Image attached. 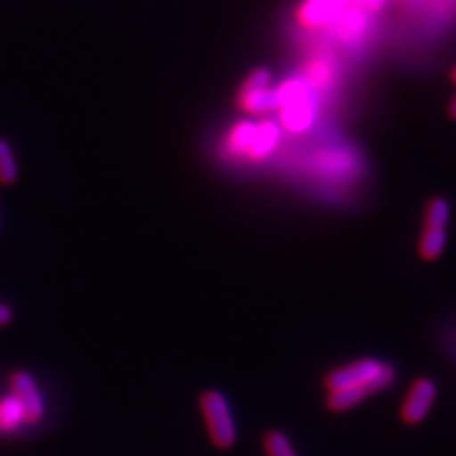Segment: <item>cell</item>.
<instances>
[{
    "label": "cell",
    "mask_w": 456,
    "mask_h": 456,
    "mask_svg": "<svg viewBox=\"0 0 456 456\" xmlns=\"http://www.w3.org/2000/svg\"><path fill=\"white\" fill-rule=\"evenodd\" d=\"M446 240H448L446 228L424 227L419 245H418L421 259L428 262L440 259V256L446 247Z\"/></svg>",
    "instance_id": "30bf717a"
},
{
    "label": "cell",
    "mask_w": 456,
    "mask_h": 456,
    "mask_svg": "<svg viewBox=\"0 0 456 456\" xmlns=\"http://www.w3.org/2000/svg\"><path fill=\"white\" fill-rule=\"evenodd\" d=\"M453 80H455V82H456V68H455V71H453Z\"/></svg>",
    "instance_id": "d6986e66"
},
{
    "label": "cell",
    "mask_w": 456,
    "mask_h": 456,
    "mask_svg": "<svg viewBox=\"0 0 456 456\" xmlns=\"http://www.w3.org/2000/svg\"><path fill=\"white\" fill-rule=\"evenodd\" d=\"M436 395H438V389L431 379H426V377L416 379L409 386L404 401L399 408V416L403 423L408 426H418L423 423L436 403Z\"/></svg>",
    "instance_id": "5b68a950"
},
{
    "label": "cell",
    "mask_w": 456,
    "mask_h": 456,
    "mask_svg": "<svg viewBox=\"0 0 456 456\" xmlns=\"http://www.w3.org/2000/svg\"><path fill=\"white\" fill-rule=\"evenodd\" d=\"M452 117L456 118V98L453 100V103H452Z\"/></svg>",
    "instance_id": "ac0fdd59"
},
{
    "label": "cell",
    "mask_w": 456,
    "mask_h": 456,
    "mask_svg": "<svg viewBox=\"0 0 456 456\" xmlns=\"http://www.w3.org/2000/svg\"><path fill=\"white\" fill-rule=\"evenodd\" d=\"M11 395L20 404L24 423L37 424L45 418V399L37 382L28 370H16L9 377Z\"/></svg>",
    "instance_id": "8992f818"
},
{
    "label": "cell",
    "mask_w": 456,
    "mask_h": 456,
    "mask_svg": "<svg viewBox=\"0 0 456 456\" xmlns=\"http://www.w3.org/2000/svg\"><path fill=\"white\" fill-rule=\"evenodd\" d=\"M279 137H281V131H279V126L274 120L265 118L259 124H256L254 137H252V142H250L245 159L264 161L265 158H269L276 151Z\"/></svg>",
    "instance_id": "ba28073f"
},
{
    "label": "cell",
    "mask_w": 456,
    "mask_h": 456,
    "mask_svg": "<svg viewBox=\"0 0 456 456\" xmlns=\"http://www.w3.org/2000/svg\"><path fill=\"white\" fill-rule=\"evenodd\" d=\"M394 382L395 369L389 362L354 360L326 375V408L333 412H346L367 397L389 389Z\"/></svg>",
    "instance_id": "6da1fadb"
},
{
    "label": "cell",
    "mask_w": 456,
    "mask_h": 456,
    "mask_svg": "<svg viewBox=\"0 0 456 456\" xmlns=\"http://www.w3.org/2000/svg\"><path fill=\"white\" fill-rule=\"evenodd\" d=\"M450 213H452L450 203L444 198H441V196L433 198L428 203L426 212H424V227H448Z\"/></svg>",
    "instance_id": "5bb4252c"
},
{
    "label": "cell",
    "mask_w": 456,
    "mask_h": 456,
    "mask_svg": "<svg viewBox=\"0 0 456 456\" xmlns=\"http://www.w3.org/2000/svg\"><path fill=\"white\" fill-rule=\"evenodd\" d=\"M352 4H357L359 7H367L370 11H379L386 4V0H348Z\"/></svg>",
    "instance_id": "e0dca14e"
},
{
    "label": "cell",
    "mask_w": 456,
    "mask_h": 456,
    "mask_svg": "<svg viewBox=\"0 0 456 456\" xmlns=\"http://www.w3.org/2000/svg\"><path fill=\"white\" fill-rule=\"evenodd\" d=\"M240 109L250 115H265L277 110L276 88H271V73L259 68L248 75L239 94Z\"/></svg>",
    "instance_id": "277c9868"
},
{
    "label": "cell",
    "mask_w": 456,
    "mask_h": 456,
    "mask_svg": "<svg viewBox=\"0 0 456 456\" xmlns=\"http://www.w3.org/2000/svg\"><path fill=\"white\" fill-rule=\"evenodd\" d=\"M24 424V412L20 404L9 394L0 399V431L11 433Z\"/></svg>",
    "instance_id": "7c38bea8"
},
{
    "label": "cell",
    "mask_w": 456,
    "mask_h": 456,
    "mask_svg": "<svg viewBox=\"0 0 456 456\" xmlns=\"http://www.w3.org/2000/svg\"><path fill=\"white\" fill-rule=\"evenodd\" d=\"M19 176V167H17L16 154L9 141L0 137V184L2 186H11L14 184Z\"/></svg>",
    "instance_id": "4fadbf2b"
},
{
    "label": "cell",
    "mask_w": 456,
    "mask_h": 456,
    "mask_svg": "<svg viewBox=\"0 0 456 456\" xmlns=\"http://www.w3.org/2000/svg\"><path fill=\"white\" fill-rule=\"evenodd\" d=\"M200 411L213 444L218 450H230L237 441V423L227 397L208 389L200 395Z\"/></svg>",
    "instance_id": "3957f363"
},
{
    "label": "cell",
    "mask_w": 456,
    "mask_h": 456,
    "mask_svg": "<svg viewBox=\"0 0 456 456\" xmlns=\"http://www.w3.org/2000/svg\"><path fill=\"white\" fill-rule=\"evenodd\" d=\"M262 448L265 456H299L291 438L281 429L267 431L262 440Z\"/></svg>",
    "instance_id": "8fae6325"
},
{
    "label": "cell",
    "mask_w": 456,
    "mask_h": 456,
    "mask_svg": "<svg viewBox=\"0 0 456 456\" xmlns=\"http://www.w3.org/2000/svg\"><path fill=\"white\" fill-rule=\"evenodd\" d=\"M14 318L12 308L5 303H0V326H7Z\"/></svg>",
    "instance_id": "2e32d148"
},
{
    "label": "cell",
    "mask_w": 456,
    "mask_h": 456,
    "mask_svg": "<svg viewBox=\"0 0 456 456\" xmlns=\"http://www.w3.org/2000/svg\"><path fill=\"white\" fill-rule=\"evenodd\" d=\"M348 4V0H306L297 16L305 26L325 28L340 19Z\"/></svg>",
    "instance_id": "52a82bcc"
},
{
    "label": "cell",
    "mask_w": 456,
    "mask_h": 456,
    "mask_svg": "<svg viewBox=\"0 0 456 456\" xmlns=\"http://www.w3.org/2000/svg\"><path fill=\"white\" fill-rule=\"evenodd\" d=\"M363 20H365V17H363L360 11L346 7V11L343 12L337 22H338V28H340L342 36H357L363 29V26H365Z\"/></svg>",
    "instance_id": "9a60e30c"
},
{
    "label": "cell",
    "mask_w": 456,
    "mask_h": 456,
    "mask_svg": "<svg viewBox=\"0 0 456 456\" xmlns=\"http://www.w3.org/2000/svg\"><path fill=\"white\" fill-rule=\"evenodd\" d=\"M254 131H256V122L240 120L239 124H235L225 137V144H224L225 154L230 158H247Z\"/></svg>",
    "instance_id": "9c48e42d"
},
{
    "label": "cell",
    "mask_w": 456,
    "mask_h": 456,
    "mask_svg": "<svg viewBox=\"0 0 456 456\" xmlns=\"http://www.w3.org/2000/svg\"><path fill=\"white\" fill-rule=\"evenodd\" d=\"M277 92V110L284 129L305 132L316 118V102L308 85L301 80H288Z\"/></svg>",
    "instance_id": "7a4b0ae2"
}]
</instances>
